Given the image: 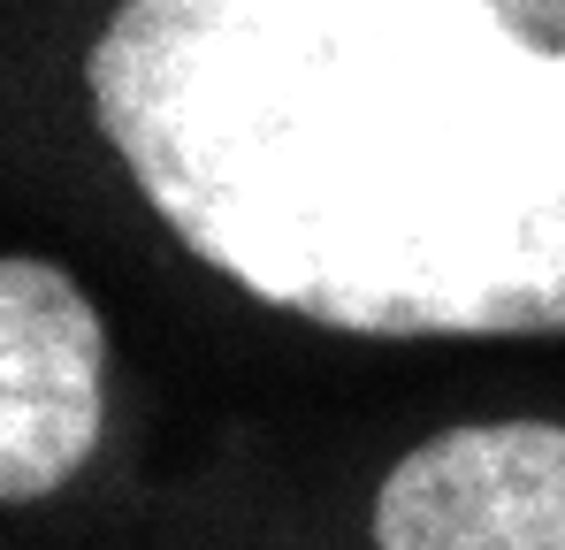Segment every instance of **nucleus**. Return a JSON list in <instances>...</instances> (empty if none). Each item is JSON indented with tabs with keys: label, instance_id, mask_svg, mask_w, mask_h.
<instances>
[{
	"label": "nucleus",
	"instance_id": "f257e3e1",
	"mask_svg": "<svg viewBox=\"0 0 565 550\" xmlns=\"http://www.w3.org/2000/svg\"><path fill=\"white\" fill-rule=\"evenodd\" d=\"M31 107L99 222L268 337L565 345V39L535 0H70Z\"/></svg>",
	"mask_w": 565,
	"mask_h": 550
},
{
	"label": "nucleus",
	"instance_id": "f03ea898",
	"mask_svg": "<svg viewBox=\"0 0 565 550\" xmlns=\"http://www.w3.org/2000/svg\"><path fill=\"white\" fill-rule=\"evenodd\" d=\"M146 550H565V405L367 436H222L153 474Z\"/></svg>",
	"mask_w": 565,
	"mask_h": 550
},
{
	"label": "nucleus",
	"instance_id": "7ed1b4c3",
	"mask_svg": "<svg viewBox=\"0 0 565 550\" xmlns=\"http://www.w3.org/2000/svg\"><path fill=\"white\" fill-rule=\"evenodd\" d=\"M146 390L85 268L0 261V512L15 550H146Z\"/></svg>",
	"mask_w": 565,
	"mask_h": 550
}]
</instances>
